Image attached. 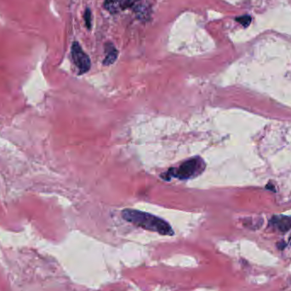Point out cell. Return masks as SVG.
Wrapping results in <instances>:
<instances>
[{
	"label": "cell",
	"instance_id": "6da1fadb",
	"mask_svg": "<svg viewBox=\"0 0 291 291\" xmlns=\"http://www.w3.org/2000/svg\"><path fill=\"white\" fill-rule=\"evenodd\" d=\"M122 217L129 223L143 228V229L158 232L161 235L173 236L174 230L167 221L149 213L126 209L122 211Z\"/></svg>",
	"mask_w": 291,
	"mask_h": 291
},
{
	"label": "cell",
	"instance_id": "7a4b0ae2",
	"mask_svg": "<svg viewBox=\"0 0 291 291\" xmlns=\"http://www.w3.org/2000/svg\"><path fill=\"white\" fill-rule=\"evenodd\" d=\"M205 169V163L199 157H194L182 163L177 168H171L165 173V179L171 177L179 180H189L197 177Z\"/></svg>",
	"mask_w": 291,
	"mask_h": 291
},
{
	"label": "cell",
	"instance_id": "3957f363",
	"mask_svg": "<svg viewBox=\"0 0 291 291\" xmlns=\"http://www.w3.org/2000/svg\"><path fill=\"white\" fill-rule=\"evenodd\" d=\"M72 57L74 64L79 68L80 74H86L91 68V60L86 55L78 42H74L72 46Z\"/></svg>",
	"mask_w": 291,
	"mask_h": 291
},
{
	"label": "cell",
	"instance_id": "277c9868",
	"mask_svg": "<svg viewBox=\"0 0 291 291\" xmlns=\"http://www.w3.org/2000/svg\"><path fill=\"white\" fill-rule=\"evenodd\" d=\"M271 224L280 232H288L291 229V217L286 215H276L272 218Z\"/></svg>",
	"mask_w": 291,
	"mask_h": 291
},
{
	"label": "cell",
	"instance_id": "5b68a950",
	"mask_svg": "<svg viewBox=\"0 0 291 291\" xmlns=\"http://www.w3.org/2000/svg\"><path fill=\"white\" fill-rule=\"evenodd\" d=\"M105 9H107L108 11L115 13V12L120 11L122 10L121 8V0H106L104 3Z\"/></svg>",
	"mask_w": 291,
	"mask_h": 291
},
{
	"label": "cell",
	"instance_id": "8992f818",
	"mask_svg": "<svg viewBox=\"0 0 291 291\" xmlns=\"http://www.w3.org/2000/svg\"><path fill=\"white\" fill-rule=\"evenodd\" d=\"M118 51L115 50L114 48L110 47V50L108 51V53L106 55V58L103 61V64L106 65V66H109V65L114 63L115 61L118 58Z\"/></svg>",
	"mask_w": 291,
	"mask_h": 291
},
{
	"label": "cell",
	"instance_id": "52a82bcc",
	"mask_svg": "<svg viewBox=\"0 0 291 291\" xmlns=\"http://www.w3.org/2000/svg\"><path fill=\"white\" fill-rule=\"evenodd\" d=\"M235 21L241 24L243 27H247L251 23L252 18L250 17V15H242V16H239V17H236Z\"/></svg>",
	"mask_w": 291,
	"mask_h": 291
},
{
	"label": "cell",
	"instance_id": "ba28073f",
	"mask_svg": "<svg viewBox=\"0 0 291 291\" xmlns=\"http://www.w3.org/2000/svg\"><path fill=\"white\" fill-rule=\"evenodd\" d=\"M85 21H86V27L89 30L92 29V11L91 9H86L85 13Z\"/></svg>",
	"mask_w": 291,
	"mask_h": 291
},
{
	"label": "cell",
	"instance_id": "9c48e42d",
	"mask_svg": "<svg viewBox=\"0 0 291 291\" xmlns=\"http://www.w3.org/2000/svg\"><path fill=\"white\" fill-rule=\"evenodd\" d=\"M139 0H121V8L122 9H127L134 5Z\"/></svg>",
	"mask_w": 291,
	"mask_h": 291
}]
</instances>
